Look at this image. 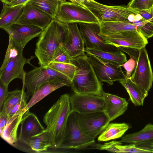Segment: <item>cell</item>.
I'll use <instances>...</instances> for the list:
<instances>
[{
	"mask_svg": "<svg viewBox=\"0 0 153 153\" xmlns=\"http://www.w3.org/2000/svg\"><path fill=\"white\" fill-rule=\"evenodd\" d=\"M133 9L145 20L151 21H153V10L152 8L147 10Z\"/></svg>",
	"mask_w": 153,
	"mask_h": 153,
	"instance_id": "37",
	"label": "cell"
},
{
	"mask_svg": "<svg viewBox=\"0 0 153 153\" xmlns=\"http://www.w3.org/2000/svg\"><path fill=\"white\" fill-rule=\"evenodd\" d=\"M84 4L96 14L102 22H130L132 16L137 14L128 6H108L94 0H85Z\"/></svg>",
	"mask_w": 153,
	"mask_h": 153,
	"instance_id": "7",
	"label": "cell"
},
{
	"mask_svg": "<svg viewBox=\"0 0 153 153\" xmlns=\"http://www.w3.org/2000/svg\"><path fill=\"white\" fill-rule=\"evenodd\" d=\"M58 0L59 1H65V0Z\"/></svg>",
	"mask_w": 153,
	"mask_h": 153,
	"instance_id": "46",
	"label": "cell"
},
{
	"mask_svg": "<svg viewBox=\"0 0 153 153\" xmlns=\"http://www.w3.org/2000/svg\"><path fill=\"white\" fill-rule=\"evenodd\" d=\"M137 62L133 57H130L129 59L123 64L119 65L123 67L126 71V79H128L131 77L133 71L135 69Z\"/></svg>",
	"mask_w": 153,
	"mask_h": 153,
	"instance_id": "36",
	"label": "cell"
},
{
	"mask_svg": "<svg viewBox=\"0 0 153 153\" xmlns=\"http://www.w3.org/2000/svg\"><path fill=\"white\" fill-rule=\"evenodd\" d=\"M59 2L58 0H30L26 4L32 5L54 19L55 18Z\"/></svg>",
	"mask_w": 153,
	"mask_h": 153,
	"instance_id": "31",
	"label": "cell"
},
{
	"mask_svg": "<svg viewBox=\"0 0 153 153\" xmlns=\"http://www.w3.org/2000/svg\"><path fill=\"white\" fill-rule=\"evenodd\" d=\"M72 111L70 95L66 93L61 96L44 116L43 122L46 126L44 130L51 136L52 148L58 149L61 144Z\"/></svg>",
	"mask_w": 153,
	"mask_h": 153,
	"instance_id": "1",
	"label": "cell"
},
{
	"mask_svg": "<svg viewBox=\"0 0 153 153\" xmlns=\"http://www.w3.org/2000/svg\"><path fill=\"white\" fill-rule=\"evenodd\" d=\"M0 135L1 137L7 124L9 117L8 115L0 112Z\"/></svg>",
	"mask_w": 153,
	"mask_h": 153,
	"instance_id": "42",
	"label": "cell"
},
{
	"mask_svg": "<svg viewBox=\"0 0 153 153\" xmlns=\"http://www.w3.org/2000/svg\"><path fill=\"white\" fill-rule=\"evenodd\" d=\"M65 24L53 19L39 36L35 54L40 66L47 67L52 62L56 51L63 42Z\"/></svg>",
	"mask_w": 153,
	"mask_h": 153,
	"instance_id": "2",
	"label": "cell"
},
{
	"mask_svg": "<svg viewBox=\"0 0 153 153\" xmlns=\"http://www.w3.org/2000/svg\"><path fill=\"white\" fill-rule=\"evenodd\" d=\"M125 123H109L98 137L100 142H104L121 137L129 128Z\"/></svg>",
	"mask_w": 153,
	"mask_h": 153,
	"instance_id": "25",
	"label": "cell"
},
{
	"mask_svg": "<svg viewBox=\"0 0 153 153\" xmlns=\"http://www.w3.org/2000/svg\"><path fill=\"white\" fill-rule=\"evenodd\" d=\"M87 55L100 82H106L112 85L115 81L126 79V75L121 66L103 60L93 55Z\"/></svg>",
	"mask_w": 153,
	"mask_h": 153,
	"instance_id": "10",
	"label": "cell"
},
{
	"mask_svg": "<svg viewBox=\"0 0 153 153\" xmlns=\"http://www.w3.org/2000/svg\"><path fill=\"white\" fill-rule=\"evenodd\" d=\"M63 45L72 58L85 55V45L76 23L65 24Z\"/></svg>",
	"mask_w": 153,
	"mask_h": 153,
	"instance_id": "14",
	"label": "cell"
},
{
	"mask_svg": "<svg viewBox=\"0 0 153 153\" xmlns=\"http://www.w3.org/2000/svg\"><path fill=\"white\" fill-rule=\"evenodd\" d=\"M23 50L16 47L9 36L8 47L0 68V81L8 85L14 79H23L24 67L28 61L23 55Z\"/></svg>",
	"mask_w": 153,
	"mask_h": 153,
	"instance_id": "5",
	"label": "cell"
},
{
	"mask_svg": "<svg viewBox=\"0 0 153 153\" xmlns=\"http://www.w3.org/2000/svg\"><path fill=\"white\" fill-rule=\"evenodd\" d=\"M71 82L55 78L42 84L34 92L24 108L26 112L35 105L56 90L65 86H70Z\"/></svg>",
	"mask_w": 153,
	"mask_h": 153,
	"instance_id": "19",
	"label": "cell"
},
{
	"mask_svg": "<svg viewBox=\"0 0 153 153\" xmlns=\"http://www.w3.org/2000/svg\"><path fill=\"white\" fill-rule=\"evenodd\" d=\"M3 3L8 4L15 0H0Z\"/></svg>",
	"mask_w": 153,
	"mask_h": 153,
	"instance_id": "45",
	"label": "cell"
},
{
	"mask_svg": "<svg viewBox=\"0 0 153 153\" xmlns=\"http://www.w3.org/2000/svg\"><path fill=\"white\" fill-rule=\"evenodd\" d=\"M120 141H112L101 144L99 150L113 153H151L149 151L138 148L135 144L123 145Z\"/></svg>",
	"mask_w": 153,
	"mask_h": 153,
	"instance_id": "27",
	"label": "cell"
},
{
	"mask_svg": "<svg viewBox=\"0 0 153 153\" xmlns=\"http://www.w3.org/2000/svg\"><path fill=\"white\" fill-rule=\"evenodd\" d=\"M71 2L83 7H87L84 4L85 0H69Z\"/></svg>",
	"mask_w": 153,
	"mask_h": 153,
	"instance_id": "44",
	"label": "cell"
},
{
	"mask_svg": "<svg viewBox=\"0 0 153 153\" xmlns=\"http://www.w3.org/2000/svg\"><path fill=\"white\" fill-rule=\"evenodd\" d=\"M100 35L105 43L117 47H128L140 49L145 48L148 43L147 39L137 30Z\"/></svg>",
	"mask_w": 153,
	"mask_h": 153,
	"instance_id": "13",
	"label": "cell"
},
{
	"mask_svg": "<svg viewBox=\"0 0 153 153\" xmlns=\"http://www.w3.org/2000/svg\"><path fill=\"white\" fill-rule=\"evenodd\" d=\"M102 96L106 105L104 112L108 118L109 123L123 114L127 110L128 103L126 99L104 91Z\"/></svg>",
	"mask_w": 153,
	"mask_h": 153,
	"instance_id": "20",
	"label": "cell"
},
{
	"mask_svg": "<svg viewBox=\"0 0 153 153\" xmlns=\"http://www.w3.org/2000/svg\"><path fill=\"white\" fill-rule=\"evenodd\" d=\"M100 35H108L131 30H137V27L129 21L100 22Z\"/></svg>",
	"mask_w": 153,
	"mask_h": 153,
	"instance_id": "23",
	"label": "cell"
},
{
	"mask_svg": "<svg viewBox=\"0 0 153 153\" xmlns=\"http://www.w3.org/2000/svg\"><path fill=\"white\" fill-rule=\"evenodd\" d=\"M152 140H153V124H148L139 131L124 135L120 141L136 144Z\"/></svg>",
	"mask_w": 153,
	"mask_h": 153,
	"instance_id": "28",
	"label": "cell"
},
{
	"mask_svg": "<svg viewBox=\"0 0 153 153\" xmlns=\"http://www.w3.org/2000/svg\"><path fill=\"white\" fill-rule=\"evenodd\" d=\"M25 5L10 6L3 3L0 16V27L3 29L15 23L21 16Z\"/></svg>",
	"mask_w": 153,
	"mask_h": 153,
	"instance_id": "22",
	"label": "cell"
},
{
	"mask_svg": "<svg viewBox=\"0 0 153 153\" xmlns=\"http://www.w3.org/2000/svg\"><path fill=\"white\" fill-rule=\"evenodd\" d=\"M25 88L23 83L22 90L16 89L9 92L6 97L0 111L8 116L13 108L21 101L27 100L26 92L25 91Z\"/></svg>",
	"mask_w": 153,
	"mask_h": 153,
	"instance_id": "29",
	"label": "cell"
},
{
	"mask_svg": "<svg viewBox=\"0 0 153 153\" xmlns=\"http://www.w3.org/2000/svg\"><path fill=\"white\" fill-rule=\"evenodd\" d=\"M78 121L83 132L94 139L101 134L109 123L104 111L78 114Z\"/></svg>",
	"mask_w": 153,
	"mask_h": 153,
	"instance_id": "15",
	"label": "cell"
},
{
	"mask_svg": "<svg viewBox=\"0 0 153 153\" xmlns=\"http://www.w3.org/2000/svg\"><path fill=\"white\" fill-rule=\"evenodd\" d=\"M3 29L12 38L15 47L23 50L30 41L39 36L43 30L35 25L16 23Z\"/></svg>",
	"mask_w": 153,
	"mask_h": 153,
	"instance_id": "16",
	"label": "cell"
},
{
	"mask_svg": "<svg viewBox=\"0 0 153 153\" xmlns=\"http://www.w3.org/2000/svg\"><path fill=\"white\" fill-rule=\"evenodd\" d=\"M130 79L139 87L145 100L148 95L153 82V73L145 48L139 50L137 65Z\"/></svg>",
	"mask_w": 153,
	"mask_h": 153,
	"instance_id": "8",
	"label": "cell"
},
{
	"mask_svg": "<svg viewBox=\"0 0 153 153\" xmlns=\"http://www.w3.org/2000/svg\"><path fill=\"white\" fill-rule=\"evenodd\" d=\"M72 111L79 114L104 111L106 105L102 96L93 94H77L70 95Z\"/></svg>",
	"mask_w": 153,
	"mask_h": 153,
	"instance_id": "11",
	"label": "cell"
},
{
	"mask_svg": "<svg viewBox=\"0 0 153 153\" xmlns=\"http://www.w3.org/2000/svg\"><path fill=\"white\" fill-rule=\"evenodd\" d=\"M27 145L35 152L47 151L49 148H52L51 136L48 132L44 129L39 133L29 138Z\"/></svg>",
	"mask_w": 153,
	"mask_h": 153,
	"instance_id": "26",
	"label": "cell"
},
{
	"mask_svg": "<svg viewBox=\"0 0 153 153\" xmlns=\"http://www.w3.org/2000/svg\"><path fill=\"white\" fill-rule=\"evenodd\" d=\"M71 63L76 67L70 86L77 94H93L102 96V85L98 79L86 54L72 58Z\"/></svg>",
	"mask_w": 153,
	"mask_h": 153,
	"instance_id": "3",
	"label": "cell"
},
{
	"mask_svg": "<svg viewBox=\"0 0 153 153\" xmlns=\"http://www.w3.org/2000/svg\"><path fill=\"white\" fill-rule=\"evenodd\" d=\"M72 59L62 43L56 51L52 62L71 63Z\"/></svg>",
	"mask_w": 153,
	"mask_h": 153,
	"instance_id": "33",
	"label": "cell"
},
{
	"mask_svg": "<svg viewBox=\"0 0 153 153\" xmlns=\"http://www.w3.org/2000/svg\"><path fill=\"white\" fill-rule=\"evenodd\" d=\"M118 48L122 51L129 55L130 57H133L137 61L139 50L132 48L124 47H119Z\"/></svg>",
	"mask_w": 153,
	"mask_h": 153,
	"instance_id": "39",
	"label": "cell"
},
{
	"mask_svg": "<svg viewBox=\"0 0 153 153\" xmlns=\"http://www.w3.org/2000/svg\"><path fill=\"white\" fill-rule=\"evenodd\" d=\"M152 10H153V7H152Z\"/></svg>",
	"mask_w": 153,
	"mask_h": 153,
	"instance_id": "47",
	"label": "cell"
},
{
	"mask_svg": "<svg viewBox=\"0 0 153 153\" xmlns=\"http://www.w3.org/2000/svg\"><path fill=\"white\" fill-rule=\"evenodd\" d=\"M136 147L153 153V140L143 142L135 144Z\"/></svg>",
	"mask_w": 153,
	"mask_h": 153,
	"instance_id": "41",
	"label": "cell"
},
{
	"mask_svg": "<svg viewBox=\"0 0 153 153\" xmlns=\"http://www.w3.org/2000/svg\"><path fill=\"white\" fill-rule=\"evenodd\" d=\"M55 78L71 81L66 76L49 67L40 66L25 72L22 79L26 89L27 99L43 83Z\"/></svg>",
	"mask_w": 153,
	"mask_h": 153,
	"instance_id": "9",
	"label": "cell"
},
{
	"mask_svg": "<svg viewBox=\"0 0 153 153\" xmlns=\"http://www.w3.org/2000/svg\"><path fill=\"white\" fill-rule=\"evenodd\" d=\"M85 52L87 55H94L117 65H122L127 61L126 54L121 50L115 52H109L85 47Z\"/></svg>",
	"mask_w": 153,
	"mask_h": 153,
	"instance_id": "24",
	"label": "cell"
},
{
	"mask_svg": "<svg viewBox=\"0 0 153 153\" xmlns=\"http://www.w3.org/2000/svg\"><path fill=\"white\" fill-rule=\"evenodd\" d=\"M55 18L65 24L73 23L99 24L100 20L95 13L88 9L65 1L59 2Z\"/></svg>",
	"mask_w": 153,
	"mask_h": 153,
	"instance_id": "6",
	"label": "cell"
},
{
	"mask_svg": "<svg viewBox=\"0 0 153 153\" xmlns=\"http://www.w3.org/2000/svg\"><path fill=\"white\" fill-rule=\"evenodd\" d=\"M8 85L0 81V110L1 109L5 98L9 92Z\"/></svg>",
	"mask_w": 153,
	"mask_h": 153,
	"instance_id": "38",
	"label": "cell"
},
{
	"mask_svg": "<svg viewBox=\"0 0 153 153\" xmlns=\"http://www.w3.org/2000/svg\"><path fill=\"white\" fill-rule=\"evenodd\" d=\"M29 0H15L8 5L10 6L21 5H25Z\"/></svg>",
	"mask_w": 153,
	"mask_h": 153,
	"instance_id": "43",
	"label": "cell"
},
{
	"mask_svg": "<svg viewBox=\"0 0 153 153\" xmlns=\"http://www.w3.org/2000/svg\"><path fill=\"white\" fill-rule=\"evenodd\" d=\"M78 24L85 47L109 52H115L120 50L118 47L105 42L100 35L99 24L86 23Z\"/></svg>",
	"mask_w": 153,
	"mask_h": 153,
	"instance_id": "12",
	"label": "cell"
},
{
	"mask_svg": "<svg viewBox=\"0 0 153 153\" xmlns=\"http://www.w3.org/2000/svg\"><path fill=\"white\" fill-rule=\"evenodd\" d=\"M48 67L63 74L71 81L74 76L76 69V66L72 63L56 62H51Z\"/></svg>",
	"mask_w": 153,
	"mask_h": 153,
	"instance_id": "32",
	"label": "cell"
},
{
	"mask_svg": "<svg viewBox=\"0 0 153 153\" xmlns=\"http://www.w3.org/2000/svg\"><path fill=\"white\" fill-rule=\"evenodd\" d=\"M20 124L21 128L18 140L27 145L29 138L39 133L45 129L36 116L29 110L24 114Z\"/></svg>",
	"mask_w": 153,
	"mask_h": 153,
	"instance_id": "18",
	"label": "cell"
},
{
	"mask_svg": "<svg viewBox=\"0 0 153 153\" xmlns=\"http://www.w3.org/2000/svg\"><path fill=\"white\" fill-rule=\"evenodd\" d=\"M138 31L147 39L153 36V21L145 20L143 25L137 28Z\"/></svg>",
	"mask_w": 153,
	"mask_h": 153,
	"instance_id": "35",
	"label": "cell"
},
{
	"mask_svg": "<svg viewBox=\"0 0 153 153\" xmlns=\"http://www.w3.org/2000/svg\"><path fill=\"white\" fill-rule=\"evenodd\" d=\"M27 100H22L16 105L9 113L8 116L10 117L16 113L22 110L26 106Z\"/></svg>",
	"mask_w": 153,
	"mask_h": 153,
	"instance_id": "40",
	"label": "cell"
},
{
	"mask_svg": "<svg viewBox=\"0 0 153 153\" xmlns=\"http://www.w3.org/2000/svg\"><path fill=\"white\" fill-rule=\"evenodd\" d=\"M25 112L24 109L9 117L1 137L11 145H15L18 140L17 130Z\"/></svg>",
	"mask_w": 153,
	"mask_h": 153,
	"instance_id": "21",
	"label": "cell"
},
{
	"mask_svg": "<svg viewBox=\"0 0 153 153\" xmlns=\"http://www.w3.org/2000/svg\"><path fill=\"white\" fill-rule=\"evenodd\" d=\"M119 82L127 91L131 101L134 105L143 106L144 99L138 86L130 78L120 80Z\"/></svg>",
	"mask_w": 153,
	"mask_h": 153,
	"instance_id": "30",
	"label": "cell"
},
{
	"mask_svg": "<svg viewBox=\"0 0 153 153\" xmlns=\"http://www.w3.org/2000/svg\"><path fill=\"white\" fill-rule=\"evenodd\" d=\"M101 145L83 132L79 123L78 113L72 111L68 120L64 137L58 149H99Z\"/></svg>",
	"mask_w": 153,
	"mask_h": 153,
	"instance_id": "4",
	"label": "cell"
},
{
	"mask_svg": "<svg viewBox=\"0 0 153 153\" xmlns=\"http://www.w3.org/2000/svg\"><path fill=\"white\" fill-rule=\"evenodd\" d=\"M127 6L132 9H150L153 6V0H131Z\"/></svg>",
	"mask_w": 153,
	"mask_h": 153,
	"instance_id": "34",
	"label": "cell"
},
{
	"mask_svg": "<svg viewBox=\"0 0 153 153\" xmlns=\"http://www.w3.org/2000/svg\"><path fill=\"white\" fill-rule=\"evenodd\" d=\"M52 19L44 11L30 4H26L21 16L15 23L35 25L44 29Z\"/></svg>",
	"mask_w": 153,
	"mask_h": 153,
	"instance_id": "17",
	"label": "cell"
}]
</instances>
